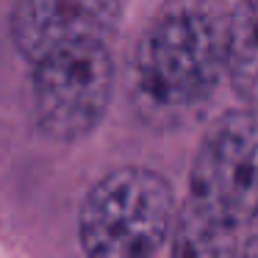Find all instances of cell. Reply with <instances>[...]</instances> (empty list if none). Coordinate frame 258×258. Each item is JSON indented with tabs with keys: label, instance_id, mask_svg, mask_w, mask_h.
<instances>
[{
	"label": "cell",
	"instance_id": "obj_3",
	"mask_svg": "<svg viewBox=\"0 0 258 258\" xmlns=\"http://www.w3.org/2000/svg\"><path fill=\"white\" fill-rule=\"evenodd\" d=\"M189 208L239 233L258 219V111H228L208 128L191 167Z\"/></svg>",
	"mask_w": 258,
	"mask_h": 258
},
{
	"label": "cell",
	"instance_id": "obj_5",
	"mask_svg": "<svg viewBox=\"0 0 258 258\" xmlns=\"http://www.w3.org/2000/svg\"><path fill=\"white\" fill-rule=\"evenodd\" d=\"M119 0H17L14 45L31 61L78 42H106L119 23Z\"/></svg>",
	"mask_w": 258,
	"mask_h": 258
},
{
	"label": "cell",
	"instance_id": "obj_1",
	"mask_svg": "<svg viewBox=\"0 0 258 258\" xmlns=\"http://www.w3.org/2000/svg\"><path fill=\"white\" fill-rule=\"evenodd\" d=\"M222 0H167L136 47V89L150 106L189 108L206 100L228 67Z\"/></svg>",
	"mask_w": 258,
	"mask_h": 258
},
{
	"label": "cell",
	"instance_id": "obj_4",
	"mask_svg": "<svg viewBox=\"0 0 258 258\" xmlns=\"http://www.w3.org/2000/svg\"><path fill=\"white\" fill-rule=\"evenodd\" d=\"M34 111L47 136H86L111 100L114 61L106 42H78L34 61Z\"/></svg>",
	"mask_w": 258,
	"mask_h": 258
},
{
	"label": "cell",
	"instance_id": "obj_6",
	"mask_svg": "<svg viewBox=\"0 0 258 258\" xmlns=\"http://www.w3.org/2000/svg\"><path fill=\"white\" fill-rule=\"evenodd\" d=\"M228 81L250 108H258V0H239L228 23Z\"/></svg>",
	"mask_w": 258,
	"mask_h": 258
},
{
	"label": "cell",
	"instance_id": "obj_2",
	"mask_svg": "<svg viewBox=\"0 0 258 258\" xmlns=\"http://www.w3.org/2000/svg\"><path fill=\"white\" fill-rule=\"evenodd\" d=\"M175 222L172 189L150 169L106 175L81 208V244L97 258H145L161 250Z\"/></svg>",
	"mask_w": 258,
	"mask_h": 258
}]
</instances>
